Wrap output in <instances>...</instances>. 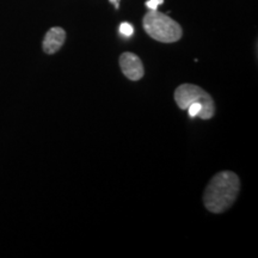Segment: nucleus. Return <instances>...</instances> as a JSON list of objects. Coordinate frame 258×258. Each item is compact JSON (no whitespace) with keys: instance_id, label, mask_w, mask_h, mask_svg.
Masks as SVG:
<instances>
[{"instance_id":"nucleus-1","label":"nucleus","mask_w":258,"mask_h":258,"mask_svg":"<svg viewBox=\"0 0 258 258\" xmlns=\"http://www.w3.org/2000/svg\"><path fill=\"white\" fill-rule=\"evenodd\" d=\"M240 179L232 171H221L215 175L203 192V205L209 212L220 214L227 211L238 199Z\"/></svg>"},{"instance_id":"nucleus-6","label":"nucleus","mask_w":258,"mask_h":258,"mask_svg":"<svg viewBox=\"0 0 258 258\" xmlns=\"http://www.w3.org/2000/svg\"><path fill=\"white\" fill-rule=\"evenodd\" d=\"M120 34L124 37H131L132 35L134 34L133 25L127 23V22H123V23L120 25Z\"/></svg>"},{"instance_id":"nucleus-5","label":"nucleus","mask_w":258,"mask_h":258,"mask_svg":"<svg viewBox=\"0 0 258 258\" xmlns=\"http://www.w3.org/2000/svg\"><path fill=\"white\" fill-rule=\"evenodd\" d=\"M66 41V31L60 27H54L47 31L42 42V48L46 54H55Z\"/></svg>"},{"instance_id":"nucleus-7","label":"nucleus","mask_w":258,"mask_h":258,"mask_svg":"<svg viewBox=\"0 0 258 258\" xmlns=\"http://www.w3.org/2000/svg\"><path fill=\"white\" fill-rule=\"evenodd\" d=\"M164 0H147L146 2V5L147 9L150 10V11H156V10H158V8L163 4Z\"/></svg>"},{"instance_id":"nucleus-3","label":"nucleus","mask_w":258,"mask_h":258,"mask_svg":"<svg viewBox=\"0 0 258 258\" xmlns=\"http://www.w3.org/2000/svg\"><path fill=\"white\" fill-rule=\"evenodd\" d=\"M175 102L182 110H186L191 104H200L203 109L202 120H209L215 114V104L212 96L194 84L179 85L175 91Z\"/></svg>"},{"instance_id":"nucleus-4","label":"nucleus","mask_w":258,"mask_h":258,"mask_svg":"<svg viewBox=\"0 0 258 258\" xmlns=\"http://www.w3.org/2000/svg\"><path fill=\"white\" fill-rule=\"evenodd\" d=\"M118 62H120L122 73H123L129 80L138 82V80H140L144 77V63L137 54L131 53V51H125V53H123L120 56Z\"/></svg>"},{"instance_id":"nucleus-8","label":"nucleus","mask_w":258,"mask_h":258,"mask_svg":"<svg viewBox=\"0 0 258 258\" xmlns=\"http://www.w3.org/2000/svg\"><path fill=\"white\" fill-rule=\"evenodd\" d=\"M110 2L114 3L116 9H118V3H120V0H110Z\"/></svg>"},{"instance_id":"nucleus-2","label":"nucleus","mask_w":258,"mask_h":258,"mask_svg":"<svg viewBox=\"0 0 258 258\" xmlns=\"http://www.w3.org/2000/svg\"><path fill=\"white\" fill-rule=\"evenodd\" d=\"M143 25L146 34L161 43H173L182 37V27L167 15L158 11H150L145 15Z\"/></svg>"}]
</instances>
